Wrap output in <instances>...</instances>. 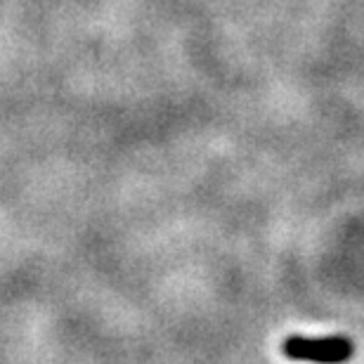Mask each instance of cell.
<instances>
[{
  "label": "cell",
  "mask_w": 364,
  "mask_h": 364,
  "mask_svg": "<svg viewBox=\"0 0 364 364\" xmlns=\"http://www.w3.org/2000/svg\"><path fill=\"white\" fill-rule=\"evenodd\" d=\"M282 353L294 362L308 364H346L355 355V343L348 336H289Z\"/></svg>",
  "instance_id": "1"
}]
</instances>
